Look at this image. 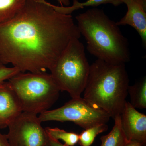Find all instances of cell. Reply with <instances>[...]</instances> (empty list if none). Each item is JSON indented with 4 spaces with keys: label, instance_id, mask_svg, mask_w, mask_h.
<instances>
[{
    "label": "cell",
    "instance_id": "obj_5",
    "mask_svg": "<svg viewBox=\"0 0 146 146\" xmlns=\"http://www.w3.org/2000/svg\"><path fill=\"white\" fill-rule=\"evenodd\" d=\"M79 39L70 42L50 70L60 91H67L72 98L81 97L90 70L85 48Z\"/></svg>",
    "mask_w": 146,
    "mask_h": 146
},
{
    "label": "cell",
    "instance_id": "obj_7",
    "mask_svg": "<svg viewBox=\"0 0 146 146\" xmlns=\"http://www.w3.org/2000/svg\"><path fill=\"white\" fill-rule=\"evenodd\" d=\"M37 115L23 112L7 126L11 146H45L48 138Z\"/></svg>",
    "mask_w": 146,
    "mask_h": 146
},
{
    "label": "cell",
    "instance_id": "obj_13",
    "mask_svg": "<svg viewBox=\"0 0 146 146\" xmlns=\"http://www.w3.org/2000/svg\"><path fill=\"white\" fill-rule=\"evenodd\" d=\"M130 96V103L134 108H146V78H143L132 86H129L128 94Z\"/></svg>",
    "mask_w": 146,
    "mask_h": 146
},
{
    "label": "cell",
    "instance_id": "obj_14",
    "mask_svg": "<svg viewBox=\"0 0 146 146\" xmlns=\"http://www.w3.org/2000/svg\"><path fill=\"white\" fill-rule=\"evenodd\" d=\"M27 0H0V25L13 19L23 7Z\"/></svg>",
    "mask_w": 146,
    "mask_h": 146
},
{
    "label": "cell",
    "instance_id": "obj_21",
    "mask_svg": "<svg viewBox=\"0 0 146 146\" xmlns=\"http://www.w3.org/2000/svg\"><path fill=\"white\" fill-rule=\"evenodd\" d=\"M123 146H143L141 144L136 141H129L127 143Z\"/></svg>",
    "mask_w": 146,
    "mask_h": 146
},
{
    "label": "cell",
    "instance_id": "obj_1",
    "mask_svg": "<svg viewBox=\"0 0 146 146\" xmlns=\"http://www.w3.org/2000/svg\"><path fill=\"white\" fill-rule=\"evenodd\" d=\"M81 35L71 15L57 12L46 0H27L13 19L0 25V63L22 72H45Z\"/></svg>",
    "mask_w": 146,
    "mask_h": 146
},
{
    "label": "cell",
    "instance_id": "obj_10",
    "mask_svg": "<svg viewBox=\"0 0 146 146\" xmlns=\"http://www.w3.org/2000/svg\"><path fill=\"white\" fill-rule=\"evenodd\" d=\"M23 112L16 94L7 81L0 87V123L4 128Z\"/></svg>",
    "mask_w": 146,
    "mask_h": 146
},
{
    "label": "cell",
    "instance_id": "obj_6",
    "mask_svg": "<svg viewBox=\"0 0 146 146\" xmlns=\"http://www.w3.org/2000/svg\"><path fill=\"white\" fill-rule=\"evenodd\" d=\"M38 117L42 123L72 122L84 129L97 125L106 124L110 118L103 110L81 97L72 98L63 106L45 111Z\"/></svg>",
    "mask_w": 146,
    "mask_h": 146
},
{
    "label": "cell",
    "instance_id": "obj_15",
    "mask_svg": "<svg viewBox=\"0 0 146 146\" xmlns=\"http://www.w3.org/2000/svg\"><path fill=\"white\" fill-rule=\"evenodd\" d=\"M48 136L54 140H62L65 145L74 146L78 143L79 134L73 132H68L58 128H45Z\"/></svg>",
    "mask_w": 146,
    "mask_h": 146
},
{
    "label": "cell",
    "instance_id": "obj_8",
    "mask_svg": "<svg viewBox=\"0 0 146 146\" xmlns=\"http://www.w3.org/2000/svg\"><path fill=\"white\" fill-rule=\"evenodd\" d=\"M120 116L122 127L128 141H136L145 146L146 115L138 112L126 101Z\"/></svg>",
    "mask_w": 146,
    "mask_h": 146
},
{
    "label": "cell",
    "instance_id": "obj_16",
    "mask_svg": "<svg viewBox=\"0 0 146 146\" xmlns=\"http://www.w3.org/2000/svg\"><path fill=\"white\" fill-rule=\"evenodd\" d=\"M108 129V126L106 123L97 125L86 129L79 134L78 143L81 146H91L96 136Z\"/></svg>",
    "mask_w": 146,
    "mask_h": 146
},
{
    "label": "cell",
    "instance_id": "obj_18",
    "mask_svg": "<svg viewBox=\"0 0 146 146\" xmlns=\"http://www.w3.org/2000/svg\"><path fill=\"white\" fill-rule=\"evenodd\" d=\"M45 146H69L60 143L59 141L54 140L48 136L46 143Z\"/></svg>",
    "mask_w": 146,
    "mask_h": 146
},
{
    "label": "cell",
    "instance_id": "obj_23",
    "mask_svg": "<svg viewBox=\"0 0 146 146\" xmlns=\"http://www.w3.org/2000/svg\"><path fill=\"white\" fill-rule=\"evenodd\" d=\"M4 128L3 127V126L0 123V129Z\"/></svg>",
    "mask_w": 146,
    "mask_h": 146
},
{
    "label": "cell",
    "instance_id": "obj_11",
    "mask_svg": "<svg viewBox=\"0 0 146 146\" xmlns=\"http://www.w3.org/2000/svg\"><path fill=\"white\" fill-rule=\"evenodd\" d=\"M114 120L115 125L111 131L100 138V146H123L129 142L122 127L121 116L116 117Z\"/></svg>",
    "mask_w": 146,
    "mask_h": 146
},
{
    "label": "cell",
    "instance_id": "obj_20",
    "mask_svg": "<svg viewBox=\"0 0 146 146\" xmlns=\"http://www.w3.org/2000/svg\"><path fill=\"white\" fill-rule=\"evenodd\" d=\"M61 6L68 7L70 5V0H56Z\"/></svg>",
    "mask_w": 146,
    "mask_h": 146
},
{
    "label": "cell",
    "instance_id": "obj_12",
    "mask_svg": "<svg viewBox=\"0 0 146 146\" xmlns=\"http://www.w3.org/2000/svg\"><path fill=\"white\" fill-rule=\"evenodd\" d=\"M123 3L122 0H87L84 2H79L78 0H73V5L68 7L59 6L51 4L52 6L59 13L71 15L76 10L87 7H96L101 5L110 4L114 6H118Z\"/></svg>",
    "mask_w": 146,
    "mask_h": 146
},
{
    "label": "cell",
    "instance_id": "obj_3",
    "mask_svg": "<svg viewBox=\"0 0 146 146\" xmlns=\"http://www.w3.org/2000/svg\"><path fill=\"white\" fill-rule=\"evenodd\" d=\"M129 82L125 64L97 59L90 65L83 98L114 119L124 107Z\"/></svg>",
    "mask_w": 146,
    "mask_h": 146
},
{
    "label": "cell",
    "instance_id": "obj_19",
    "mask_svg": "<svg viewBox=\"0 0 146 146\" xmlns=\"http://www.w3.org/2000/svg\"><path fill=\"white\" fill-rule=\"evenodd\" d=\"M0 146H11L6 135L0 133Z\"/></svg>",
    "mask_w": 146,
    "mask_h": 146
},
{
    "label": "cell",
    "instance_id": "obj_9",
    "mask_svg": "<svg viewBox=\"0 0 146 146\" xmlns=\"http://www.w3.org/2000/svg\"><path fill=\"white\" fill-rule=\"evenodd\" d=\"M127 11L125 16L116 23L117 25H128L136 30L142 43L146 46V9L137 0H122Z\"/></svg>",
    "mask_w": 146,
    "mask_h": 146
},
{
    "label": "cell",
    "instance_id": "obj_22",
    "mask_svg": "<svg viewBox=\"0 0 146 146\" xmlns=\"http://www.w3.org/2000/svg\"><path fill=\"white\" fill-rule=\"evenodd\" d=\"M146 9V0H137Z\"/></svg>",
    "mask_w": 146,
    "mask_h": 146
},
{
    "label": "cell",
    "instance_id": "obj_17",
    "mask_svg": "<svg viewBox=\"0 0 146 146\" xmlns=\"http://www.w3.org/2000/svg\"><path fill=\"white\" fill-rule=\"evenodd\" d=\"M20 72V70L15 67L8 68L0 63V87L3 86L6 81Z\"/></svg>",
    "mask_w": 146,
    "mask_h": 146
},
{
    "label": "cell",
    "instance_id": "obj_2",
    "mask_svg": "<svg viewBox=\"0 0 146 146\" xmlns=\"http://www.w3.org/2000/svg\"><path fill=\"white\" fill-rule=\"evenodd\" d=\"M77 26L85 38L88 52L111 64H125L130 60L127 39L119 26L102 9L94 7L76 16Z\"/></svg>",
    "mask_w": 146,
    "mask_h": 146
},
{
    "label": "cell",
    "instance_id": "obj_4",
    "mask_svg": "<svg viewBox=\"0 0 146 146\" xmlns=\"http://www.w3.org/2000/svg\"><path fill=\"white\" fill-rule=\"evenodd\" d=\"M23 112L37 115L48 110L58 99L60 90L50 74L22 72L7 81Z\"/></svg>",
    "mask_w": 146,
    "mask_h": 146
}]
</instances>
